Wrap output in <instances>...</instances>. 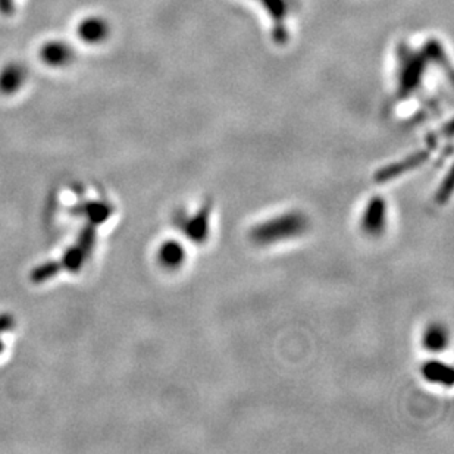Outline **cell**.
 <instances>
[{
  "label": "cell",
  "mask_w": 454,
  "mask_h": 454,
  "mask_svg": "<svg viewBox=\"0 0 454 454\" xmlns=\"http://www.w3.org/2000/svg\"><path fill=\"white\" fill-rule=\"evenodd\" d=\"M309 230V218L298 211L284 212L263 221L249 233L250 241L259 248H271L282 241H289L305 235Z\"/></svg>",
  "instance_id": "obj_1"
},
{
  "label": "cell",
  "mask_w": 454,
  "mask_h": 454,
  "mask_svg": "<svg viewBox=\"0 0 454 454\" xmlns=\"http://www.w3.org/2000/svg\"><path fill=\"white\" fill-rule=\"evenodd\" d=\"M212 214H214V203L209 199L206 200L194 214L192 215L184 214L178 219L180 230L182 231V234L188 241L202 245L209 240L211 228H212Z\"/></svg>",
  "instance_id": "obj_2"
},
{
  "label": "cell",
  "mask_w": 454,
  "mask_h": 454,
  "mask_svg": "<svg viewBox=\"0 0 454 454\" xmlns=\"http://www.w3.org/2000/svg\"><path fill=\"white\" fill-rule=\"evenodd\" d=\"M388 223V204L381 196L372 197L363 211L361 226L362 231L369 237H380L385 233Z\"/></svg>",
  "instance_id": "obj_3"
},
{
  "label": "cell",
  "mask_w": 454,
  "mask_h": 454,
  "mask_svg": "<svg viewBox=\"0 0 454 454\" xmlns=\"http://www.w3.org/2000/svg\"><path fill=\"white\" fill-rule=\"evenodd\" d=\"M158 263L169 272L181 269L187 260V250L184 245L177 240H166L158 249Z\"/></svg>",
  "instance_id": "obj_4"
},
{
  "label": "cell",
  "mask_w": 454,
  "mask_h": 454,
  "mask_svg": "<svg viewBox=\"0 0 454 454\" xmlns=\"http://www.w3.org/2000/svg\"><path fill=\"white\" fill-rule=\"evenodd\" d=\"M426 159H428V153H416V155H413L412 158L404 159V161L400 162V163L388 165V166L380 169V171H378V173L375 174V181L383 184V182H387V181L399 178V177H402L403 174L409 173L410 169H414V168H418L419 165H422Z\"/></svg>",
  "instance_id": "obj_5"
},
{
  "label": "cell",
  "mask_w": 454,
  "mask_h": 454,
  "mask_svg": "<svg viewBox=\"0 0 454 454\" xmlns=\"http://www.w3.org/2000/svg\"><path fill=\"white\" fill-rule=\"evenodd\" d=\"M421 373L424 380L432 385L450 388L453 385V369L440 361H428L422 365Z\"/></svg>",
  "instance_id": "obj_6"
},
{
  "label": "cell",
  "mask_w": 454,
  "mask_h": 454,
  "mask_svg": "<svg viewBox=\"0 0 454 454\" xmlns=\"http://www.w3.org/2000/svg\"><path fill=\"white\" fill-rule=\"evenodd\" d=\"M42 59L50 66L61 68L74 59V50L64 42H50L42 49Z\"/></svg>",
  "instance_id": "obj_7"
},
{
  "label": "cell",
  "mask_w": 454,
  "mask_h": 454,
  "mask_svg": "<svg viewBox=\"0 0 454 454\" xmlns=\"http://www.w3.org/2000/svg\"><path fill=\"white\" fill-rule=\"evenodd\" d=\"M448 343H450L448 330L441 324H431L424 331L422 344L426 351L441 353L447 349Z\"/></svg>",
  "instance_id": "obj_8"
},
{
  "label": "cell",
  "mask_w": 454,
  "mask_h": 454,
  "mask_svg": "<svg viewBox=\"0 0 454 454\" xmlns=\"http://www.w3.org/2000/svg\"><path fill=\"white\" fill-rule=\"evenodd\" d=\"M27 80V72L23 65L11 64L0 72V91L5 94H12L20 90Z\"/></svg>",
  "instance_id": "obj_9"
},
{
  "label": "cell",
  "mask_w": 454,
  "mask_h": 454,
  "mask_svg": "<svg viewBox=\"0 0 454 454\" xmlns=\"http://www.w3.org/2000/svg\"><path fill=\"white\" fill-rule=\"evenodd\" d=\"M78 34L84 42L96 45L106 39V35L109 34V28L107 24L103 20H100V18H87L86 21L80 24Z\"/></svg>",
  "instance_id": "obj_10"
},
{
  "label": "cell",
  "mask_w": 454,
  "mask_h": 454,
  "mask_svg": "<svg viewBox=\"0 0 454 454\" xmlns=\"http://www.w3.org/2000/svg\"><path fill=\"white\" fill-rule=\"evenodd\" d=\"M451 192H453V184L450 181V175L447 177V182L446 184H441L440 188H438V192H437V200L440 203H444L450 199L451 196Z\"/></svg>",
  "instance_id": "obj_11"
},
{
  "label": "cell",
  "mask_w": 454,
  "mask_h": 454,
  "mask_svg": "<svg viewBox=\"0 0 454 454\" xmlns=\"http://www.w3.org/2000/svg\"><path fill=\"white\" fill-rule=\"evenodd\" d=\"M15 0H0V12L5 15H11L15 8Z\"/></svg>",
  "instance_id": "obj_12"
}]
</instances>
